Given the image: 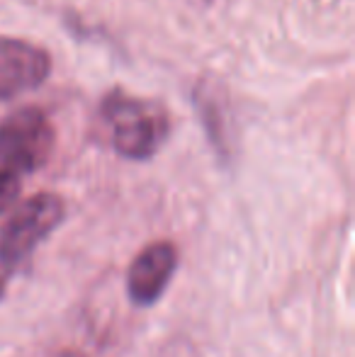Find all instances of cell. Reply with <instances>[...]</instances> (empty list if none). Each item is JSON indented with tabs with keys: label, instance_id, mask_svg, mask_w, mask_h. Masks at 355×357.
Returning <instances> with one entry per match:
<instances>
[{
	"label": "cell",
	"instance_id": "8992f818",
	"mask_svg": "<svg viewBox=\"0 0 355 357\" xmlns=\"http://www.w3.org/2000/svg\"><path fill=\"white\" fill-rule=\"evenodd\" d=\"M195 105H197L199 119L204 124L209 142L214 144L217 153L229 155L232 151V142H229V100L227 90L222 88V83L214 78H202L197 80L195 88Z\"/></svg>",
	"mask_w": 355,
	"mask_h": 357
},
{
	"label": "cell",
	"instance_id": "9c48e42d",
	"mask_svg": "<svg viewBox=\"0 0 355 357\" xmlns=\"http://www.w3.org/2000/svg\"><path fill=\"white\" fill-rule=\"evenodd\" d=\"M59 357H78V355H73V353H61Z\"/></svg>",
	"mask_w": 355,
	"mask_h": 357
},
{
	"label": "cell",
	"instance_id": "7a4b0ae2",
	"mask_svg": "<svg viewBox=\"0 0 355 357\" xmlns=\"http://www.w3.org/2000/svg\"><path fill=\"white\" fill-rule=\"evenodd\" d=\"M54 146L56 132L44 109H15L0 122V168L8 173H37L49 163Z\"/></svg>",
	"mask_w": 355,
	"mask_h": 357
},
{
	"label": "cell",
	"instance_id": "3957f363",
	"mask_svg": "<svg viewBox=\"0 0 355 357\" xmlns=\"http://www.w3.org/2000/svg\"><path fill=\"white\" fill-rule=\"evenodd\" d=\"M63 199L54 192H39L24 199L0 231V263L5 273L20 268L37 250V245L54 234V229L63 221Z\"/></svg>",
	"mask_w": 355,
	"mask_h": 357
},
{
	"label": "cell",
	"instance_id": "5b68a950",
	"mask_svg": "<svg viewBox=\"0 0 355 357\" xmlns=\"http://www.w3.org/2000/svg\"><path fill=\"white\" fill-rule=\"evenodd\" d=\"M52 73V59L44 49L24 39L0 37V100L39 88Z\"/></svg>",
	"mask_w": 355,
	"mask_h": 357
},
{
	"label": "cell",
	"instance_id": "ba28073f",
	"mask_svg": "<svg viewBox=\"0 0 355 357\" xmlns=\"http://www.w3.org/2000/svg\"><path fill=\"white\" fill-rule=\"evenodd\" d=\"M5 287H8V273L3 270V273H0V296L5 294Z\"/></svg>",
	"mask_w": 355,
	"mask_h": 357
},
{
	"label": "cell",
	"instance_id": "277c9868",
	"mask_svg": "<svg viewBox=\"0 0 355 357\" xmlns=\"http://www.w3.org/2000/svg\"><path fill=\"white\" fill-rule=\"evenodd\" d=\"M178 270V248L171 241H153L132 260L127 273L129 299L137 306H151L161 299Z\"/></svg>",
	"mask_w": 355,
	"mask_h": 357
},
{
	"label": "cell",
	"instance_id": "52a82bcc",
	"mask_svg": "<svg viewBox=\"0 0 355 357\" xmlns=\"http://www.w3.org/2000/svg\"><path fill=\"white\" fill-rule=\"evenodd\" d=\"M20 195V178L0 168V214L15 204Z\"/></svg>",
	"mask_w": 355,
	"mask_h": 357
},
{
	"label": "cell",
	"instance_id": "6da1fadb",
	"mask_svg": "<svg viewBox=\"0 0 355 357\" xmlns=\"http://www.w3.org/2000/svg\"><path fill=\"white\" fill-rule=\"evenodd\" d=\"M103 117L112 127V146L129 160H146L168 137V114L149 100L112 93L103 102Z\"/></svg>",
	"mask_w": 355,
	"mask_h": 357
}]
</instances>
